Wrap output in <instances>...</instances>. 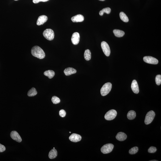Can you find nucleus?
I'll return each instance as SVG.
<instances>
[{
    "label": "nucleus",
    "instance_id": "f257e3e1",
    "mask_svg": "<svg viewBox=\"0 0 161 161\" xmlns=\"http://www.w3.org/2000/svg\"><path fill=\"white\" fill-rule=\"evenodd\" d=\"M32 55L37 58L42 59L45 57V54L44 51L40 47L36 46L33 47L31 50Z\"/></svg>",
    "mask_w": 161,
    "mask_h": 161
},
{
    "label": "nucleus",
    "instance_id": "f03ea898",
    "mask_svg": "<svg viewBox=\"0 0 161 161\" xmlns=\"http://www.w3.org/2000/svg\"><path fill=\"white\" fill-rule=\"evenodd\" d=\"M112 84L110 82L106 83L104 84L101 88V95L103 96L107 95L110 92L111 90Z\"/></svg>",
    "mask_w": 161,
    "mask_h": 161
},
{
    "label": "nucleus",
    "instance_id": "7ed1b4c3",
    "mask_svg": "<svg viewBox=\"0 0 161 161\" xmlns=\"http://www.w3.org/2000/svg\"><path fill=\"white\" fill-rule=\"evenodd\" d=\"M155 114L154 111L151 110L148 112L146 116L144 122L146 124H150L153 121Z\"/></svg>",
    "mask_w": 161,
    "mask_h": 161
},
{
    "label": "nucleus",
    "instance_id": "20e7f679",
    "mask_svg": "<svg viewBox=\"0 0 161 161\" xmlns=\"http://www.w3.org/2000/svg\"><path fill=\"white\" fill-rule=\"evenodd\" d=\"M43 35L47 40L51 41L53 40L54 38V32L52 29H46L43 32Z\"/></svg>",
    "mask_w": 161,
    "mask_h": 161
},
{
    "label": "nucleus",
    "instance_id": "39448f33",
    "mask_svg": "<svg viewBox=\"0 0 161 161\" xmlns=\"http://www.w3.org/2000/svg\"><path fill=\"white\" fill-rule=\"evenodd\" d=\"M114 147L112 143L104 145L101 148V152L104 154H108L113 151Z\"/></svg>",
    "mask_w": 161,
    "mask_h": 161
},
{
    "label": "nucleus",
    "instance_id": "423d86ee",
    "mask_svg": "<svg viewBox=\"0 0 161 161\" xmlns=\"http://www.w3.org/2000/svg\"><path fill=\"white\" fill-rule=\"evenodd\" d=\"M117 115L116 111L114 110H111L107 112L104 116V118L106 120L111 121L115 119Z\"/></svg>",
    "mask_w": 161,
    "mask_h": 161
},
{
    "label": "nucleus",
    "instance_id": "0eeeda50",
    "mask_svg": "<svg viewBox=\"0 0 161 161\" xmlns=\"http://www.w3.org/2000/svg\"><path fill=\"white\" fill-rule=\"evenodd\" d=\"M101 45L104 54L107 56H109L110 54V50L108 44L106 42L103 41L101 43Z\"/></svg>",
    "mask_w": 161,
    "mask_h": 161
},
{
    "label": "nucleus",
    "instance_id": "6e6552de",
    "mask_svg": "<svg viewBox=\"0 0 161 161\" xmlns=\"http://www.w3.org/2000/svg\"><path fill=\"white\" fill-rule=\"evenodd\" d=\"M143 60L144 62L148 64L157 65L158 63V61L157 59L152 56H144L143 57Z\"/></svg>",
    "mask_w": 161,
    "mask_h": 161
},
{
    "label": "nucleus",
    "instance_id": "1a4fd4ad",
    "mask_svg": "<svg viewBox=\"0 0 161 161\" xmlns=\"http://www.w3.org/2000/svg\"><path fill=\"white\" fill-rule=\"evenodd\" d=\"M11 137L12 139L17 142L20 143L22 141V139L20 136L17 131H12L10 134Z\"/></svg>",
    "mask_w": 161,
    "mask_h": 161
},
{
    "label": "nucleus",
    "instance_id": "9d476101",
    "mask_svg": "<svg viewBox=\"0 0 161 161\" xmlns=\"http://www.w3.org/2000/svg\"><path fill=\"white\" fill-rule=\"evenodd\" d=\"M80 39V36L78 32L74 33L72 37V42L74 45H77L79 44Z\"/></svg>",
    "mask_w": 161,
    "mask_h": 161
},
{
    "label": "nucleus",
    "instance_id": "9b49d317",
    "mask_svg": "<svg viewBox=\"0 0 161 161\" xmlns=\"http://www.w3.org/2000/svg\"><path fill=\"white\" fill-rule=\"evenodd\" d=\"M69 140L74 142H77L81 140V136L79 134L73 133L70 135L69 137Z\"/></svg>",
    "mask_w": 161,
    "mask_h": 161
},
{
    "label": "nucleus",
    "instance_id": "f8f14e48",
    "mask_svg": "<svg viewBox=\"0 0 161 161\" xmlns=\"http://www.w3.org/2000/svg\"><path fill=\"white\" fill-rule=\"evenodd\" d=\"M48 19L47 16L43 15L40 16L38 17L37 20V25L40 26L43 25L44 23L46 22Z\"/></svg>",
    "mask_w": 161,
    "mask_h": 161
},
{
    "label": "nucleus",
    "instance_id": "ddd939ff",
    "mask_svg": "<svg viewBox=\"0 0 161 161\" xmlns=\"http://www.w3.org/2000/svg\"><path fill=\"white\" fill-rule=\"evenodd\" d=\"M131 87L133 92L135 94H138L139 92V89L137 82L136 80H133L132 83Z\"/></svg>",
    "mask_w": 161,
    "mask_h": 161
},
{
    "label": "nucleus",
    "instance_id": "4468645a",
    "mask_svg": "<svg viewBox=\"0 0 161 161\" xmlns=\"http://www.w3.org/2000/svg\"><path fill=\"white\" fill-rule=\"evenodd\" d=\"M71 19L74 22H81L84 20V17L82 15H78L72 17Z\"/></svg>",
    "mask_w": 161,
    "mask_h": 161
},
{
    "label": "nucleus",
    "instance_id": "2eb2a0df",
    "mask_svg": "<svg viewBox=\"0 0 161 161\" xmlns=\"http://www.w3.org/2000/svg\"><path fill=\"white\" fill-rule=\"evenodd\" d=\"M64 73L66 76H68L76 73L77 71L76 69L72 67H68L66 68L64 70Z\"/></svg>",
    "mask_w": 161,
    "mask_h": 161
},
{
    "label": "nucleus",
    "instance_id": "dca6fc26",
    "mask_svg": "<svg viewBox=\"0 0 161 161\" xmlns=\"http://www.w3.org/2000/svg\"><path fill=\"white\" fill-rule=\"evenodd\" d=\"M127 136L124 133L120 132L117 134L116 136V139L120 141H124L127 139Z\"/></svg>",
    "mask_w": 161,
    "mask_h": 161
},
{
    "label": "nucleus",
    "instance_id": "f3484780",
    "mask_svg": "<svg viewBox=\"0 0 161 161\" xmlns=\"http://www.w3.org/2000/svg\"><path fill=\"white\" fill-rule=\"evenodd\" d=\"M57 155V152L55 149L51 150L49 153L48 156L51 159H53L56 157Z\"/></svg>",
    "mask_w": 161,
    "mask_h": 161
},
{
    "label": "nucleus",
    "instance_id": "a211bd4d",
    "mask_svg": "<svg viewBox=\"0 0 161 161\" xmlns=\"http://www.w3.org/2000/svg\"><path fill=\"white\" fill-rule=\"evenodd\" d=\"M113 32L115 35L118 37H121L123 36L125 34V33L124 31L117 29H115L113 31Z\"/></svg>",
    "mask_w": 161,
    "mask_h": 161
},
{
    "label": "nucleus",
    "instance_id": "6ab92c4d",
    "mask_svg": "<svg viewBox=\"0 0 161 161\" xmlns=\"http://www.w3.org/2000/svg\"><path fill=\"white\" fill-rule=\"evenodd\" d=\"M44 75L48 77L49 79H51L54 77L55 75V72L52 70H48L44 72Z\"/></svg>",
    "mask_w": 161,
    "mask_h": 161
},
{
    "label": "nucleus",
    "instance_id": "aec40b11",
    "mask_svg": "<svg viewBox=\"0 0 161 161\" xmlns=\"http://www.w3.org/2000/svg\"><path fill=\"white\" fill-rule=\"evenodd\" d=\"M136 116L135 112L134 110H130L128 112L127 114V117L130 120L135 119Z\"/></svg>",
    "mask_w": 161,
    "mask_h": 161
},
{
    "label": "nucleus",
    "instance_id": "412c9836",
    "mask_svg": "<svg viewBox=\"0 0 161 161\" xmlns=\"http://www.w3.org/2000/svg\"><path fill=\"white\" fill-rule=\"evenodd\" d=\"M91 52L90 50L87 49L85 51L84 57L86 60L89 61L91 60Z\"/></svg>",
    "mask_w": 161,
    "mask_h": 161
},
{
    "label": "nucleus",
    "instance_id": "4be33fe9",
    "mask_svg": "<svg viewBox=\"0 0 161 161\" xmlns=\"http://www.w3.org/2000/svg\"><path fill=\"white\" fill-rule=\"evenodd\" d=\"M120 17L121 19L124 22H127L129 21L128 17L123 12H121L120 13Z\"/></svg>",
    "mask_w": 161,
    "mask_h": 161
},
{
    "label": "nucleus",
    "instance_id": "5701e85b",
    "mask_svg": "<svg viewBox=\"0 0 161 161\" xmlns=\"http://www.w3.org/2000/svg\"><path fill=\"white\" fill-rule=\"evenodd\" d=\"M37 92L36 90L34 88H33L29 91L28 92V95L29 97L34 96L37 95Z\"/></svg>",
    "mask_w": 161,
    "mask_h": 161
},
{
    "label": "nucleus",
    "instance_id": "b1692460",
    "mask_svg": "<svg viewBox=\"0 0 161 161\" xmlns=\"http://www.w3.org/2000/svg\"><path fill=\"white\" fill-rule=\"evenodd\" d=\"M111 11V9L109 7H106L103 9L99 13V14L100 16H102L104 13L108 14H110Z\"/></svg>",
    "mask_w": 161,
    "mask_h": 161
},
{
    "label": "nucleus",
    "instance_id": "393cba45",
    "mask_svg": "<svg viewBox=\"0 0 161 161\" xmlns=\"http://www.w3.org/2000/svg\"><path fill=\"white\" fill-rule=\"evenodd\" d=\"M139 151V148L137 146L132 148L129 151V154H136Z\"/></svg>",
    "mask_w": 161,
    "mask_h": 161
},
{
    "label": "nucleus",
    "instance_id": "a878e982",
    "mask_svg": "<svg viewBox=\"0 0 161 161\" xmlns=\"http://www.w3.org/2000/svg\"><path fill=\"white\" fill-rule=\"evenodd\" d=\"M51 101L53 104H56L60 102V100L58 97L56 96H54L52 97Z\"/></svg>",
    "mask_w": 161,
    "mask_h": 161
},
{
    "label": "nucleus",
    "instance_id": "bb28decb",
    "mask_svg": "<svg viewBox=\"0 0 161 161\" xmlns=\"http://www.w3.org/2000/svg\"><path fill=\"white\" fill-rule=\"evenodd\" d=\"M155 82L156 84L159 85L161 84V75H157L155 78Z\"/></svg>",
    "mask_w": 161,
    "mask_h": 161
},
{
    "label": "nucleus",
    "instance_id": "cd10ccee",
    "mask_svg": "<svg viewBox=\"0 0 161 161\" xmlns=\"http://www.w3.org/2000/svg\"><path fill=\"white\" fill-rule=\"evenodd\" d=\"M157 150V149L154 146H151L148 150V152L150 153H154Z\"/></svg>",
    "mask_w": 161,
    "mask_h": 161
},
{
    "label": "nucleus",
    "instance_id": "c85d7f7f",
    "mask_svg": "<svg viewBox=\"0 0 161 161\" xmlns=\"http://www.w3.org/2000/svg\"><path fill=\"white\" fill-rule=\"evenodd\" d=\"M59 115L61 117H65L66 115V111H65L64 110H61L59 111Z\"/></svg>",
    "mask_w": 161,
    "mask_h": 161
},
{
    "label": "nucleus",
    "instance_id": "c756f323",
    "mask_svg": "<svg viewBox=\"0 0 161 161\" xmlns=\"http://www.w3.org/2000/svg\"><path fill=\"white\" fill-rule=\"evenodd\" d=\"M6 148L4 145L0 143V153H2L5 150Z\"/></svg>",
    "mask_w": 161,
    "mask_h": 161
},
{
    "label": "nucleus",
    "instance_id": "7c9ffc66",
    "mask_svg": "<svg viewBox=\"0 0 161 161\" xmlns=\"http://www.w3.org/2000/svg\"><path fill=\"white\" fill-rule=\"evenodd\" d=\"M49 0H33V2L34 4H36L41 2H46Z\"/></svg>",
    "mask_w": 161,
    "mask_h": 161
},
{
    "label": "nucleus",
    "instance_id": "2f4dec72",
    "mask_svg": "<svg viewBox=\"0 0 161 161\" xmlns=\"http://www.w3.org/2000/svg\"><path fill=\"white\" fill-rule=\"evenodd\" d=\"M150 161H158L156 160H153Z\"/></svg>",
    "mask_w": 161,
    "mask_h": 161
},
{
    "label": "nucleus",
    "instance_id": "473e14b6",
    "mask_svg": "<svg viewBox=\"0 0 161 161\" xmlns=\"http://www.w3.org/2000/svg\"><path fill=\"white\" fill-rule=\"evenodd\" d=\"M99 0L101 1H104V0Z\"/></svg>",
    "mask_w": 161,
    "mask_h": 161
},
{
    "label": "nucleus",
    "instance_id": "72a5a7b5",
    "mask_svg": "<svg viewBox=\"0 0 161 161\" xmlns=\"http://www.w3.org/2000/svg\"></svg>",
    "mask_w": 161,
    "mask_h": 161
}]
</instances>
